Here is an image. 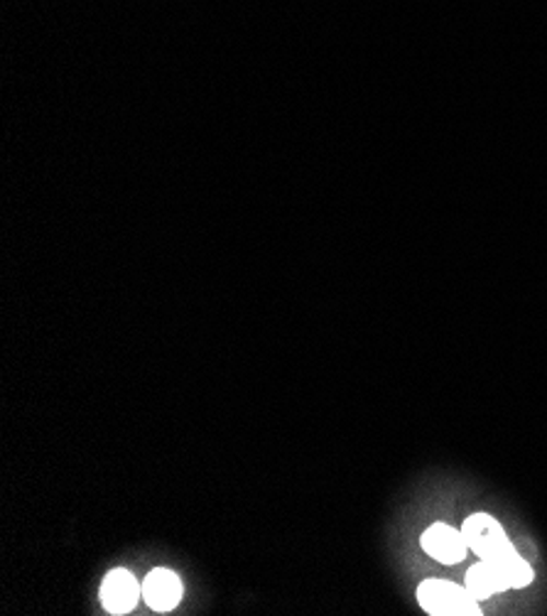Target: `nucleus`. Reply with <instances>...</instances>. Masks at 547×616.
Segmentation results:
<instances>
[{
	"label": "nucleus",
	"mask_w": 547,
	"mask_h": 616,
	"mask_svg": "<svg viewBox=\"0 0 547 616\" xmlns=\"http://www.w3.org/2000/svg\"><path fill=\"white\" fill-rule=\"evenodd\" d=\"M140 594H143V588H140L138 580L133 578V572L128 570L108 572L104 582H101V604H104L106 612L110 614L133 612Z\"/></svg>",
	"instance_id": "nucleus-4"
},
{
	"label": "nucleus",
	"mask_w": 547,
	"mask_h": 616,
	"mask_svg": "<svg viewBox=\"0 0 547 616\" xmlns=\"http://www.w3.org/2000/svg\"><path fill=\"white\" fill-rule=\"evenodd\" d=\"M420 607L432 616H479V600L467 590V584L450 580H424L418 588Z\"/></svg>",
	"instance_id": "nucleus-2"
},
{
	"label": "nucleus",
	"mask_w": 547,
	"mask_h": 616,
	"mask_svg": "<svg viewBox=\"0 0 547 616\" xmlns=\"http://www.w3.org/2000/svg\"><path fill=\"white\" fill-rule=\"evenodd\" d=\"M420 543L422 550L442 565H457L467 558V553L472 550L464 533L447 526V523H432V526L422 533Z\"/></svg>",
	"instance_id": "nucleus-3"
},
{
	"label": "nucleus",
	"mask_w": 547,
	"mask_h": 616,
	"mask_svg": "<svg viewBox=\"0 0 547 616\" xmlns=\"http://www.w3.org/2000/svg\"><path fill=\"white\" fill-rule=\"evenodd\" d=\"M467 590L474 594L476 600H489L493 594H501L505 590H511L509 580H505V574L496 568L491 562H476L474 568H469L467 572Z\"/></svg>",
	"instance_id": "nucleus-6"
},
{
	"label": "nucleus",
	"mask_w": 547,
	"mask_h": 616,
	"mask_svg": "<svg viewBox=\"0 0 547 616\" xmlns=\"http://www.w3.org/2000/svg\"><path fill=\"white\" fill-rule=\"evenodd\" d=\"M462 533L467 538L469 548L481 560L496 565L505 574L511 588H525V584L533 582V568L521 558L519 550L509 541V535L501 528V523L489 516V513H472L464 521Z\"/></svg>",
	"instance_id": "nucleus-1"
},
{
	"label": "nucleus",
	"mask_w": 547,
	"mask_h": 616,
	"mask_svg": "<svg viewBox=\"0 0 547 616\" xmlns=\"http://www.w3.org/2000/svg\"><path fill=\"white\" fill-rule=\"evenodd\" d=\"M143 597L155 612H172L182 600V582L172 570L158 568L143 582Z\"/></svg>",
	"instance_id": "nucleus-5"
}]
</instances>
